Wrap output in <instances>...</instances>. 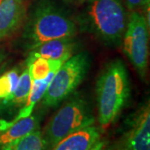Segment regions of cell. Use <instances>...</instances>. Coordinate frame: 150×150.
Instances as JSON below:
<instances>
[{
	"mask_svg": "<svg viewBox=\"0 0 150 150\" xmlns=\"http://www.w3.org/2000/svg\"><path fill=\"white\" fill-rule=\"evenodd\" d=\"M77 33L76 23L63 7L54 0H38L27 13L21 42L30 51L49 40L75 37Z\"/></svg>",
	"mask_w": 150,
	"mask_h": 150,
	"instance_id": "6da1fadb",
	"label": "cell"
},
{
	"mask_svg": "<svg viewBox=\"0 0 150 150\" xmlns=\"http://www.w3.org/2000/svg\"><path fill=\"white\" fill-rule=\"evenodd\" d=\"M131 96V83L123 60L113 59L105 64L97 79L98 119L103 129L112 124L127 105Z\"/></svg>",
	"mask_w": 150,
	"mask_h": 150,
	"instance_id": "7a4b0ae2",
	"label": "cell"
},
{
	"mask_svg": "<svg viewBox=\"0 0 150 150\" xmlns=\"http://www.w3.org/2000/svg\"><path fill=\"white\" fill-rule=\"evenodd\" d=\"M128 17L123 0H89L84 23L99 41L118 47L122 43Z\"/></svg>",
	"mask_w": 150,
	"mask_h": 150,
	"instance_id": "3957f363",
	"label": "cell"
},
{
	"mask_svg": "<svg viewBox=\"0 0 150 150\" xmlns=\"http://www.w3.org/2000/svg\"><path fill=\"white\" fill-rule=\"evenodd\" d=\"M95 118L84 97H72L50 118L43 132L46 150H51L67 136L91 126Z\"/></svg>",
	"mask_w": 150,
	"mask_h": 150,
	"instance_id": "277c9868",
	"label": "cell"
},
{
	"mask_svg": "<svg viewBox=\"0 0 150 150\" xmlns=\"http://www.w3.org/2000/svg\"><path fill=\"white\" fill-rule=\"evenodd\" d=\"M90 64V56L84 51L74 54L64 62L55 73L41 99L43 107H57L74 93L85 79Z\"/></svg>",
	"mask_w": 150,
	"mask_h": 150,
	"instance_id": "5b68a950",
	"label": "cell"
},
{
	"mask_svg": "<svg viewBox=\"0 0 150 150\" xmlns=\"http://www.w3.org/2000/svg\"><path fill=\"white\" fill-rule=\"evenodd\" d=\"M149 26L139 10L129 11L122 39L123 52L141 79H144L149 56Z\"/></svg>",
	"mask_w": 150,
	"mask_h": 150,
	"instance_id": "8992f818",
	"label": "cell"
},
{
	"mask_svg": "<svg viewBox=\"0 0 150 150\" xmlns=\"http://www.w3.org/2000/svg\"><path fill=\"white\" fill-rule=\"evenodd\" d=\"M114 150H150L149 100L129 115Z\"/></svg>",
	"mask_w": 150,
	"mask_h": 150,
	"instance_id": "52a82bcc",
	"label": "cell"
},
{
	"mask_svg": "<svg viewBox=\"0 0 150 150\" xmlns=\"http://www.w3.org/2000/svg\"><path fill=\"white\" fill-rule=\"evenodd\" d=\"M79 49V43L74 37H65L49 40L28 51L24 65H28L38 58L68 60Z\"/></svg>",
	"mask_w": 150,
	"mask_h": 150,
	"instance_id": "ba28073f",
	"label": "cell"
},
{
	"mask_svg": "<svg viewBox=\"0 0 150 150\" xmlns=\"http://www.w3.org/2000/svg\"><path fill=\"white\" fill-rule=\"evenodd\" d=\"M27 13L28 0H0V40L23 27Z\"/></svg>",
	"mask_w": 150,
	"mask_h": 150,
	"instance_id": "9c48e42d",
	"label": "cell"
},
{
	"mask_svg": "<svg viewBox=\"0 0 150 150\" xmlns=\"http://www.w3.org/2000/svg\"><path fill=\"white\" fill-rule=\"evenodd\" d=\"M37 129H39V118L34 114L18 121L0 119V149Z\"/></svg>",
	"mask_w": 150,
	"mask_h": 150,
	"instance_id": "30bf717a",
	"label": "cell"
},
{
	"mask_svg": "<svg viewBox=\"0 0 150 150\" xmlns=\"http://www.w3.org/2000/svg\"><path fill=\"white\" fill-rule=\"evenodd\" d=\"M100 139V129L93 124L67 136L51 150H89Z\"/></svg>",
	"mask_w": 150,
	"mask_h": 150,
	"instance_id": "8fae6325",
	"label": "cell"
},
{
	"mask_svg": "<svg viewBox=\"0 0 150 150\" xmlns=\"http://www.w3.org/2000/svg\"><path fill=\"white\" fill-rule=\"evenodd\" d=\"M55 73L56 72H52L51 74H48L46 79L43 80L32 81L31 89L28 97V99L25 103L21 107V109L19 110L18 113L11 121H18L19 119L28 117L29 115L32 114L33 110L35 108L36 104L43 98V94L49 85L52 79L54 78Z\"/></svg>",
	"mask_w": 150,
	"mask_h": 150,
	"instance_id": "7c38bea8",
	"label": "cell"
},
{
	"mask_svg": "<svg viewBox=\"0 0 150 150\" xmlns=\"http://www.w3.org/2000/svg\"><path fill=\"white\" fill-rule=\"evenodd\" d=\"M32 85V80L28 74V67L23 70L19 75L18 82L15 90L8 98L4 99L1 104L8 108L22 107L28 99Z\"/></svg>",
	"mask_w": 150,
	"mask_h": 150,
	"instance_id": "4fadbf2b",
	"label": "cell"
},
{
	"mask_svg": "<svg viewBox=\"0 0 150 150\" xmlns=\"http://www.w3.org/2000/svg\"><path fill=\"white\" fill-rule=\"evenodd\" d=\"M67 60L38 58L28 66V74L32 81L43 80L52 72H57Z\"/></svg>",
	"mask_w": 150,
	"mask_h": 150,
	"instance_id": "5bb4252c",
	"label": "cell"
},
{
	"mask_svg": "<svg viewBox=\"0 0 150 150\" xmlns=\"http://www.w3.org/2000/svg\"><path fill=\"white\" fill-rule=\"evenodd\" d=\"M0 150H46L43 132L40 129L33 131L7 144Z\"/></svg>",
	"mask_w": 150,
	"mask_h": 150,
	"instance_id": "9a60e30c",
	"label": "cell"
},
{
	"mask_svg": "<svg viewBox=\"0 0 150 150\" xmlns=\"http://www.w3.org/2000/svg\"><path fill=\"white\" fill-rule=\"evenodd\" d=\"M19 69L14 68L0 76V99H5L15 90L18 78Z\"/></svg>",
	"mask_w": 150,
	"mask_h": 150,
	"instance_id": "2e32d148",
	"label": "cell"
},
{
	"mask_svg": "<svg viewBox=\"0 0 150 150\" xmlns=\"http://www.w3.org/2000/svg\"><path fill=\"white\" fill-rule=\"evenodd\" d=\"M123 2L128 10L135 11L143 8L146 4H149L150 0H123Z\"/></svg>",
	"mask_w": 150,
	"mask_h": 150,
	"instance_id": "e0dca14e",
	"label": "cell"
},
{
	"mask_svg": "<svg viewBox=\"0 0 150 150\" xmlns=\"http://www.w3.org/2000/svg\"><path fill=\"white\" fill-rule=\"evenodd\" d=\"M89 150H114L112 146L108 145L105 142L99 141L93 147H92Z\"/></svg>",
	"mask_w": 150,
	"mask_h": 150,
	"instance_id": "ac0fdd59",
	"label": "cell"
},
{
	"mask_svg": "<svg viewBox=\"0 0 150 150\" xmlns=\"http://www.w3.org/2000/svg\"><path fill=\"white\" fill-rule=\"evenodd\" d=\"M7 53H6L5 51H4V50H0V65L2 64V63L7 58Z\"/></svg>",
	"mask_w": 150,
	"mask_h": 150,
	"instance_id": "d6986e66",
	"label": "cell"
},
{
	"mask_svg": "<svg viewBox=\"0 0 150 150\" xmlns=\"http://www.w3.org/2000/svg\"><path fill=\"white\" fill-rule=\"evenodd\" d=\"M0 107H1V103H0Z\"/></svg>",
	"mask_w": 150,
	"mask_h": 150,
	"instance_id": "ffe728a7",
	"label": "cell"
}]
</instances>
